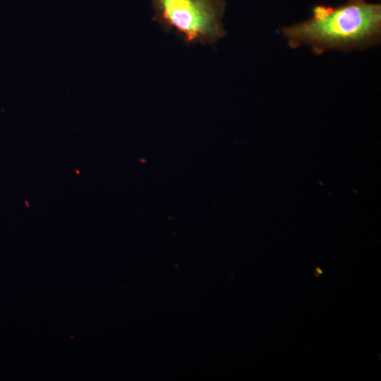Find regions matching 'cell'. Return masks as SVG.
<instances>
[{
	"instance_id": "cell-1",
	"label": "cell",
	"mask_w": 381,
	"mask_h": 381,
	"mask_svg": "<svg viewBox=\"0 0 381 381\" xmlns=\"http://www.w3.org/2000/svg\"><path fill=\"white\" fill-rule=\"evenodd\" d=\"M282 34L291 48L306 45L317 54L367 48L380 40L381 5L367 0L318 4L308 19L282 28Z\"/></svg>"
},
{
	"instance_id": "cell-2",
	"label": "cell",
	"mask_w": 381,
	"mask_h": 381,
	"mask_svg": "<svg viewBox=\"0 0 381 381\" xmlns=\"http://www.w3.org/2000/svg\"><path fill=\"white\" fill-rule=\"evenodd\" d=\"M153 20L187 44H212L226 35L224 0H151Z\"/></svg>"
}]
</instances>
